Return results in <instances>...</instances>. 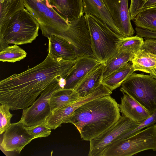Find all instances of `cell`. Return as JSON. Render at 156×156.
I'll list each match as a JSON object with an SVG mask.
<instances>
[{
    "label": "cell",
    "mask_w": 156,
    "mask_h": 156,
    "mask_svg": "<svg viewBox=\"0 0 156 156\" xmlns=\"http://www.w3.org/2000/svg\"><path fill=\"white\" fill-rule=\"evenodd\" d=\"M105 66L102 63L90 72L74 89L80 97L88 96L94 91L101 83Z\"/></svg>",
    "instance_id": "ac0fdd59"
},
{
    "label": "cell",
    "mask_w": 156,
    "mask_h": 156,
    "mask_svg": "<svg viewBox=\"0 0 156 156\" xmlns=\"http://www.w3.org/2000/svg\"><path fill=\"white\" fill-rule=\"evenodd\" d=\"M102 63L91 57H78L75 65L65 78L66 84L64 88L74 90L90 72Z\"/></svg>",
    "instance_id": "5bb4252c"
},
{
    "label": "cell",
    "mask_w": 156,
    "mask_h": 156,
    "mask_svg": "<svg viewBox=\"0 0 156 156\" xmlns=\"http://www.w3.org/2000/svg\"><path fill=\"white\" fill-rule=\"evenodd\" d=\"M61 78H56L44 90L31 105L23 110L20 120L25 126H29L45 123L52 113L50 99L55 91L61 88L60 84Z\"/></svg>",
    "instance_id": "ba28073f"
},
{
    "label": "cell",
    "mask_w": 156,
    "mask_h": 156,
    "mask_svg": "<svg viewBox=\"0 0 156 156\" xmlns=\"http://www.w3.org/2000/svg\"><path fill=\"white\" fill-rule=\"evenodd\" d=\"M146 0H131L129 11L130 18L133 20L142 10Z\"/></svg>",
    "instance_id": "4dcf8cb0"
},
{
    "label": "cell",
    "mask_w": 156,
    "mask_h": 156,
    "mask_svg": "<svg viewBox=\"0 0 156 156\" xmlns=\"http://www.w3.org/2000/svg\"><path fill=\"white\" fill-rule=\"evenodd\" d=\"M76 60L56 58L48 52L40 64L0 81V104L8 105L12 110L26 109L56 78H65Z\"/></svg>",
    "instance_id": "6da1fadb"
},
{
    "label": "cell",
    "mask_w": 156,
    "mask_h": 156,
    "mask_svg": "<svg viewBox=\"0 0 156 156\" xmlns=\"http://www.w3.org/2000/svg\"><path fill=\"white\" fill-rule=\"evenodd\" d=\"M146 0V1L147 0Z\"/></svg>",
    "instance_id": "d590c367"
},
{
    "label": "cell",
    "mask_w": 156,
    "mask_h": 156,
    "mask_svg": "<svg viewBox=\"0 0 156 156\" xmlns=\"http://www.w3.org/2000/svg\"><path fill=\"white\" fill-rule=\"evenodd\" d=\"M48 38V51L54 57L65 60H74L79 57L76 48L65 39L55 35H51Z\"/></svg>",
    "instance_id": "9a60e30c"
},
{
    "label": "cell",
    "mask_w": 156,
    "mask_h": 156,
    "mask_svg": "<svg viewBox=\"0 0 156 156\" xmlns=\"http://www.w3.org/2000/svg\"><path fill=\"white\" fill-rule=\"evenodd\" d=\"M83 12L101 20L113 32L123 37L115 24L103 0H82Z\"/></svg>",
    "instance_id": "e0dca14e"
},
{
    "label": "cell",
    "mask_w": 156,
    "mask_h": 156,
    "mask_svg": "<svg viewBox=\"0 0 156 156\" xmlns=\"http://www.w3.org/2000/svg\"><path fill=\"white\" fill-rule=\"evenodd\" d=\"M35 139L27 131L26 127L20 120L11 123L4 132L0 146L5 151L20 154L22 150Z\"/></svg>",
    "instance_id": "8fae6325"
},
{
    "label": "cell",
    "mask_w": 156,
    "mask_h": 156,
    "mask_svg": "<svg viewBox=\"0 0 156 156\" xmlns=\"http://www.w3.org/2000/svg\"><path fill=\"white\" fill-rule=\"evenodd\" d=\"M155 5H156V0H147L144 4L142 10Z\"/></svg>",
    "instance_id": "d6a6232c"
},
{
    "label": "cell",
    "mask_w": 156,
    "mask_h": 156,
    "mask_svg": "<svg viewBox=\"0 0 156 156\" xmlns=\"http://www.w3.org/2000/svg\"><path fill=\"white\" fill-rule=\"evenodd\" d=\"M120 90L135 100L151 115L156 111V79L151 75L133 73Z\"/></svg>",
    "instance_id": "52a82bcc"
},
{
    "label": "cell",
    "mask_w": 156,
    "mask_h": 156,
    "mask_svg": "<svg viewBox=\"0 0 156 156\" xmlns=\"http://www.w3.org/2000/svg\"><path fill=\"white\" fill-rule=\"evenodd\" d=\"M118 107L120 112L130 120L140 124L151 115L149 113L128 94L123 93Z\"/></svg>",
    "instance_id": "2e32d148"
},
{
    "label": "cell",
    "mask_w": 156,
    "mask_h": 156,
    "mask_svg": "<svg viewBox=\"0 0 156 156\" xmlns=\"http://www.w3.org/2000/svg\"><path fill=\"white\" fill-rule=\"evenodd\" d=\"M26 127L28 132L35 139L48 137L51 133V129L45 124H40Z\"/></svg>",
    "instance_id": "f1b7e54d"
},
{
    "label": "cell",
    "mask_w": 156,
    "mask_h": 156,
    "mask_svg": "<svg viewBox=\"0 0 156 156\" xmlns=\"http://www.w3.org/2000/svg\"><path fill=\"white\" fill-rule=\"evenodd\" d=\"M154 78H155V79H156V76L154 77Z\"/></svg>",
    "instance_id": "e575fe53"
},
{
    "label": "cell",
    "mask_w": 156,
    "mask_h": 156,
    "mask_svg": "<svg viewBox=\"0 0 156 156\" xmlns=\"http://www.w3.org/2000/svg\"><path fill=\"white\" fill-rule=\"evenodd\" d=\"M82 98L74 90L61 88L52 94L49 103L52 112L63 106L73 103Z\"/></svg>",
    "instance_id": "44dd1931"
},
{
    "label": "cell",
    "mask_w": 156,
    "mask_h": 156,
    "mask_svg": "<svg viewBox=\"0 0 156 156\" xmlns=\"http://www.w3.org/2000/svg\"><path fill=\"white\" fill-rule=\"evenodd\" d=\"M112 91L101 83L96 90L88 96L82 98L77 101L52 112L49 117L50 121L55 127H58L64 123L66 119L74 111L85 103L94 99L110 95Z\"/></svg>",
    "instance_id": "4fadbf2b"
},
{
    "label": "cell",
    "mask_w": 156,
    "mask_h": 156,
    "mask_svg": "<svg viewBox=\"0 0 156 156\" xmlns=\"http://www.w3.org/2000/svg\"><path fill=\"white\" fill-rule=\"evenodd\" d=\"M25 8L38 24L42 35L61 37L69 28L65 19L52 4L51 0H24Z\"/></svg>",
    "instance_id": "3957f363"
},
{
    "label": "cell",
    "mask_w": 156,
    "mask_h": 156,
    "mask_svg": "<svg viewBox=\"0 0 156 156\" xmlns=\"http://www.w3.org/2000/svg\"><path fill=\"white\" fill-rule=\"evenodd\" d=\"M9 107L4 104L0 106V134H2L10 126L13 115L10 112Z\"/></svg>",
    "instance_id": "83f0119b"
},
{
    "label": "cell",
    "mask_w": 156,
    "mask_h": 156,
    "mask_svg": "<svg viewBox=\"0 0 156 156\" xmlns=\"http://www.w3.org/2000/svg\"><path fill=\"white\" fill-rule=\"evenodd\" d=\"M27 55L24 50L18 45L14 44L0 51V61L13 63L23 59Z\"/></svg>",
    "instance_id": "4316f807"
},
{
    "label": "cell",
    "mask_w": 156,
    "mask_h": 156,
    "mask_svg": "<svg viewBox=\"0 0 156 156\" xmlns=\"http://www.w3.org/2000/svg\"><path fill=\"white\" fill-rule=\"evenodd\" d=\"M155 123H156V111L138 126L124 135L120 139L129 137L141 130L143 128L152 125Z\"/></svg>",
    "instance_id": "f546056e"
},
{
    "label": "cell",
    "mask_w": 156,
    "mask_h": 156,
    "mask_svg": "<svg viewBox=\"0 0 156 156\" xmlns=\"http://www.w3.org/2000/svg\"><path fill=\"white\" fill-rule=\"evenodd\" d=\"M134 71H139L156 76V54L142 48L132 59Z\"/></svg>",
    "instance_id": "d6986e66"
},
{
    "label": "cell",
    "mask_w": 156,
    "mask_h": 156,
    "mask_svg": "<svg viewBox=\"0 0 156 156\" xmlns=\"http://www.w3.org/2000/svg\"><path fill=\"white\" fill-rule=\"evenodd\" d=\"M11 0H0V2H2L5 1H10Z\"/></svg>",
    "instance_id": "836d02e7"
},
{
    "label": "cell",
    "mask_w": 156,
    "mask_h": 156,
    "mask_svg": "<svg viewBox=\"0 0 156 156\" xmlns=\"http://www.w3.org/2000/svg\"><path fill=\"white\" fill-rule=\"evenodd\" d=\"M134 55L129 52L117 51L104 63L103 79L131 61Z\"/></svg>",
    "instance_id": "cb8c5ba5"
},
{
    "label": "cell",
    "mask_w": 156,
    "mask_h": 156,
    "mask_svg": "<svg viewBox=\"0 0 156 156\" xmlns=\"http://www.w3.org/2000/svg\"><path fill=\"white\" fill-rule=\"evenodd\" d=\"M133 21L136 27L156 31V5L142 10Z\"/></svg>",
    "instance_id": "d4e9b609"
},
{
    "label": "cell",
    "mask_w": 156,
    "mask_h": 156,
    "mask_svg": "<svg viewBox=\"0 0 156 156\" xmlns=\"http://www.w3.org/2000/svg\"><path fill=\"white\" fill-rule=\"evenodd\" d=\"M142 48L156 54V39L146 38L144 41Z\"/></svg>",
    "instance_id": "1f68e13d"
},
{
    "label": "cell",
    "mask_w": 156,
    "mask_h": 156,
    "mask_svg": "<svg viewBox=\"0 0 156 156\" xmlns=\"http://www.w3.org/2000/svg\"><path fill=\"white\" fill-rule=\"evenodd\" d=\"M89 28L91 46L95 58L104 63L117 51L122 37L113 32L102 21L90 14H85Z\"/></svg>",
    "instance_id": "5b68a950"
},
{
    "label": "cell",
    "mask_w": 156,
    "mask_h": 156,
    "mask_svg": "<svg viewBox=\"0 0 156 156\" xmlns=\"http://www.w3.org/2000/svg\"><path fill=\"white\" fill-rule=\"evenodd\" d=\"M121 116L118 104L110 95H107L81 105L64 123L73 125L81 138L90 141L112 126Z\"/></svg>",
    "instance_id": "7a4b0ae2"
},
{
    "label": "cell",
    "mask_w": 156,
    "mask_h": 156,
    "mask_svg": "<svg viewBox=\"0 0 156 156\" xmlns=\"http://www.w3.org/2000/svg\"><path fill=\"white\" fill-rule=\"evenodd\" d=\"M147 150L156 151V124L108 145L101 156H131Z\"/></svg>",
    "instance_id": "8992f818"
},
{
    "label": "cell",
    "mask_w": 156,
    "mask_h": 156,
    "mask_svg": "<svg viewBox=\"0 0 156 156\" xmlns=\"http://www.w3.org/2000/svg\"><path fill=\"white\" fill-rule=\"evenodd\" d=\"M131 61L102 80L101 83L112 91L121 86L122 83L134 72Z\"/></svg>",
    "instance_id": "603a6c76"
},
{
    "label": "cell",
    "mask_w": 156,
    "mask_h": 156,
    "mask_svg": "<svg viewBox=\"0 0 156 156\" xmlns=\"http://www.w3.org/2000/svg\"><path fill=\"white\" fill-rule=\"evenodd\" d=\"M111 17L123 37L133 36L135 33L132 25L129 0H103Z\"/></svg>",
    "instance_id": "7c38bea8"
},
{
    "label": "cell",
    "mask_w": 156,
    "mask_h": 156,
    "mask_svg": "<svg viewBox=\"0 0 156 156\" xmlns=\"http://www.w3.org/2000/svg\"><path fill=\"white\" fill-rule=\"evenodd\" d=\"M61 15L69 21L77 20L84 15L82 0H51Z\"/></svg>",
    "instance_id": "ffe728a7"
},
{
    "label": "cell",
    "mask_w": 156,
    "mask_h": 156,
    "mask_svg": "<svg viewBox=\"0 0 156 156\" xmlns=\"http://www.w3.org/2000/svg\"><path fill=\"white\" fill-rule=\"evenodd\" d=\"M0 31L7 25L11 19L20 11L25 8L24 0L5 1L0 2Z\"/></svg>",
    "instance_id": "7402d4cb"
},
{
    "label": "cell",
    "mask_w": 156,
    "mask_h": 156,
    "mask_svg": "<svg viewBox=\"0 0 156 156\" xmlns=\"http://www.w3.org/2000/svg\"><path fill=\"white\" fill-rule=\"evenodd\" d=\"M144 41L143 37L137 35L129 37H121L117 44V51L136 54L142 48Z\"/></svg>",
    "instance_id": "484cf974"
},
{
    "label": "cell",
    "mask_w": 156,
    "mask_h": 156,
    "mask_svg": "<svg viewBox=\"0 0 156 156\" xmlns=\"http://www.w3.org/2000/svg\"><path fill=\"white\" fill-rule=\"evenodd\" d=\"M39 29L38 24L26 9L21 10L0 31V51L9 44L31 43L38 36Z\"/></svg>",
    "instance_id": "277c9868"
},
{
    "label": "cell",
    "mask_w": 156,
    "mask_h": 156,
    "mask_svg": "<svg viewBox=\"0 0 156 156\" xmlns=\"http://www.w3.org/2000/svg\"><path fill=\"white\" fill-rule=\"evenodd\" d=\"M61 37L74 45L78 51L79 57L86 56L94 58L91 48L90 33L84 15L77 20L69 21V28Z\"/></svg>",
    "instance_id": "30bf717a"
},
{
    "label": "cell",
    "mask_w": 156,
    "mask_h": 156,
    "mask_svg": "<svg viewBox=\"0 0 156 156\" xmlns=\"http://www.w3.org/2000/svg\"><path fill=\"white\" fill-rule=\"evenodd\" d=\"M140 124L121 115L118 122L112 126L90 141L88 155L101 156L108 145L120 139L124 135L133 130Z\"/></svg>",
    "instance_id": "9c48e42d"
}]
</instances>
